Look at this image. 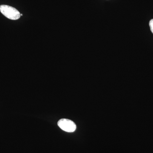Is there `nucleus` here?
Here are the masks:
<instances>
[{"mask_svg": "<svg viewBox=\"0 0 153 153\" xmlns=\"http://www.w3.org/2000/svg\"><path fill=\"white\" fill-rule=\"evenodd\" d=\"M0 12L5 16L11 20H18L21 17V14L17 9L6 5L0 6Z\"/></svg>", "mask_w": 153, "mask_h": 153, "instance_id": "obj_1", "label": "nucleus"}, {"mask_svg": "<svg viewBox=\"0 0 153 153\" xmlns=\"http://www.w3.org/2000/svg\"><path fill=\"white\" fill-rule=\"evenodd\" d=\"M57 125L61 129L67 132H73L76 129V125L74 122L67 119L60 120Z\"/></svg>", "mask_w": 153, "mask_h": 153, "instance_id": "obj_2", "label": "nucleus"}, {"mask_svg": "<svg viewBox=\"0 0 153 153\" xmlns=\"http://www.w3.org/2000/svg\"><path fill=\"white\" fill-rule=\"evenodd\" d=\"M149 26L151 31L153 34V19H152L149 22Z\"/></svg>", "mask_w": 153, "mask_h": 153, "instance_id": "obj_3", "label": "nucleus"}, {"mask_svg": "<svg viewBox=\"0 0 153 153\" xmlns=\"http://www.w3.org/2000/svg\"><path fill=\"white\" fill-rule=\"evenodd\" d=\"M23 16V15H22V14H21V16Z\"/></svg>", "mask_w": 153, "mask_h": 153, "instance_id": "obj_4", "label": "nucleus"}]
</instances>
